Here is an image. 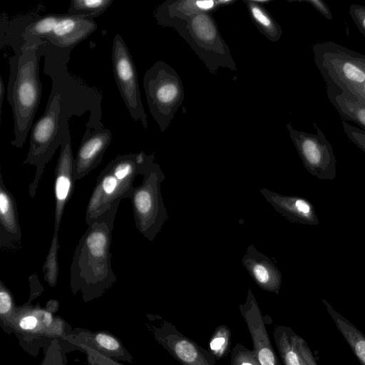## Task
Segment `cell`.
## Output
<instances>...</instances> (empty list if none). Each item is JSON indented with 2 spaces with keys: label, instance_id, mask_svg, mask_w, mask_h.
Returning a JSON list of instances; mask_svg holds the SVG:
<instances>
[{
  "label": "cell",
  "instance_id": "obj_31",
  "mask_svg": "<svg viewBox=\"0 0 365 365\" xmlns=\"http://www.w3.org/2000/svg\"><path fill=\"white\" fill-rule=\"evenodd\" d=\"M58 339H54L50 346L43 349V357L39 365H66L68 358Z\"/></svg>",
  "mask_w": 365,
  "mask_h": 365
},
{
  "label": "cell",
  "instance_id": "obj_9",
  "mask_svg": "<svg viewBox=\"0 0 365 365\" xmlns=\"http://www.w3.org/2000/svg\"><path fill=\"white\" fill-rule=\"evenodd\" d=\"M165 179L160 165L154 163L143 175L142 183L134 187L130 197L135 227L150 242L168 219L161 193V182Z\"/></svg>",
  "mask_w": 365,
  "mask_h": 365
},
{
  "label": "cell",
  "instance_id": "obj_8",
  "mask_svg": "<svg viewBox=\"0 0 365 365\" xmlns=\"http://www.w3.org/2000/svg\"><path fill=\"white\" fill-rule=\"evenodd\" d=\"M312 51L327 86L354 93L365 81V55L333 41L316 43Z\"/></svg>",
  "mask_w": 365,
  "mask_h": 365
},
{
  "label": "cell",
  "instance_id": "obj_16",
  "mask_svg": "<svg viewBox=\"0 0 365 365\" xmlns=\"http://www.w3.org/2000/svg\"><path fill=\"white\" fill-rule=\"evenodd\" d=\"M67 353L73 344H81L92 348L104 356L116 361L133 362V356L115 335L106 331H91L76 327L66 339Z\"/></svg>",
  "mask_w": 365,
  "mask_h": 365
},
{
  "label": "cell",
  "instance_id": "obj_3",
  "mask_svg": "<svg viewBox=\"0 0 365 365\" xmlns=\"http://www.w3.org/2000/svg\"><path fill=\"white\" fill-rule=\"evenodd\" d=\"M51 79V90L45 110L31 130L29 148L24 164L36 166L33 181L29 186V194L34 198L42 178L44 168L61 147L69 125H64L61 119V91L56 79Z\"/></svg>",
  "mask_w": 365,
  "mask_h": 365
},
{
  "label": "cell",
  "instance_id": "obj_7",
  "mask_svg": "<svg viewBox=\"0 0 365 365\" xmlns=\"http://www.w3.org/2000/svg\"><path fill=\"white\" fill-rule=\"evenodd\" d=\"M143 83L150 113L164 133L182 103V81L169 64L158 61L146 71Z\"/></svg>",
  "mask_w": 365,
  "mask_h": 365
},
{
  "label": "cell",
  "instance_id": "obj_24",
  "mask_svg": "<svg viewBox=\"0 0 365 365\" xmlns=\"http://www.w3.org/2000/svg\"><path fill=\"white\" fill-rule=\"evenodd\" d=\"M244 2L252 22L259 31L270 41H278L282 35V29L267 9L261 4L262 3H269V1L247 0Z\"/></svg>",
  "mask_w": 365,
  "mask_h": 365
},
{
  "label": "cell",
  "instance_id": "obj_36",
  "mask_svg": "<svg viewBox=\"0 0 365 365\" xmlns=\"http://www.w3.org/2000/svg\"><path fill=\"white\" fill-rule=\"evenodd\" d=\"M349 14L359 31L365 36V6L353 4L349 7Z\"/></svg>",
  "mask_w": 365,
  "mask_h": 365
},
{
  "label": "cell",
  "instance_id": "obj_15",
  "mask_svg": "<svg viewBox=\"0 0 365 365\" xmlns=\"http://www.w3.org/2000/svg\"><path fill=\"white\" fill-rule=\"evenodd\" d=\"M111 140V132L105 127L96 130L86 129L74 158L76 180L86 176L101 163Z\"/></svg>",
  "mask_w": 365,
  "mask_h": 365
},
{
  "label": "cell",
  "instance_id": "obj_2",
  "mask_svg": "<svg viewBox=\"0 0 365 365\" xmlns=\"http://www.w3.org/2000/svg\"><path fill=\"white\" fill-rule=\"evenodd\" d=\"M43 40L27 41L9 58L10 75L6 98L13 112L14 138L11 145L21 148L31 131L40 103L42 85L39 77L40 46Z\"/></svg>",
  "mask_w": 365,
  "mask_h": 365
},
{
  "label": "cell",
  "instance_id": "obj_29",
  "mask_svg": "<svg viewBox=\"0 0 365 365\" xmlns=\"http://www.w3.org/2000/svg\"><path fill=\"white\" fill-rule=\"evenodd\" d=\"M231 331L226 325H219L209 341V353L214 360H221L230 350Z\"/></svg>",
  "mask_w": 365,
  "mask_h": 365
},
{
  "label": "cell",
  "instance_id": "obj_14",
  "mask_svg": "<svg viewBox=\"0 0 365 365\" xmlns=\"http://www.w3.org/2000/svg\"><path fill=\"white\" fill-rule=\"evenodd\" d=\"M239 309L250 334L253 350L260 365H282L273 349L264 318L251 288L248 289L245 303Z\"/></svg>",
  "mask_w": 365,
  "mask_h": 365
},
{
  "label": "cell",
  "instance_id": "obj_4",
  "mask_svg": "<svg viewBox=\"0 0 365 365\" xmlns=\"http://www.w3.org/2000/svg\"><path fill=\"white\" fill-rule=\"evenodd\" d=\"M162 26L175 29L215 75L219 68L237 71L230 49L222 38L212 14H200L182 19H173Z\"/></svg>",
  "mask_w": 365,
  "mask_h": 365
},
{
  "label": "cell",
  "instance_id": "obj_30",
  "mask_svg": "<svg viewBox=\"0 0 365 365\" xmlns=\"http://www.w3.org/2000/svg\"><path fill=\"white\" fill-rule=\"evenodd\" d=\"M59 247L58 240L52 239L49 251L43 266L44 280L51 287H54L58 281V251Z\"/></svg>",
  "mask_w": 365,
  "mask_h": 365
},
{
  "label": "cell",
  "instance_id": "obj_11",
  "mask_svg": "<svg viewBox=\"0 0 365 365\" xmlns=\"http://www.w3.org/2000/svg\"><path fill=\"white\" fill-rule=\"evenodd\" d=\"M115 81L130 116L148 128L147 114L141 101L138 72L129 49L120 34H115L112 46Z\"/></svg>",
  "mask_w": 365,
  "mask_h": 365
},
{
  "label": "cell",
  "instance_id": "obj_19",
  "mask_svg": "<svg viewBox=\"0 0 365 365\" xmlns=\"http://www.w3.org/2000/svg\"><path fill=\"white\" fill-rule=\"evenodd\" d=\"M242 264L259 288L279 294L282 282L279 269L270 258L259 252L253 245L247 247Z\"/></svg>",
  "mask_w": 365,
  "mask_h": 365
},
{
  "label": "cell",
  "instance_id": "obj_22",
  "mask_svg": "<svg viewBox=\"0 0 365 365\" xmlns=\"http://www.w3.org/2000/svg\"><path fill=\"white\" fill-rule=\"evenodd\" d=\"M328 98L345 121H353L365 130V101L346 89L327 86Z\"/></svg>",
  "mask_w": 365,
  "mask_h": 365
},
{
  "label": "cell",
  "instance_id": "obj_38",
  "mask_svg": "<svg viewBox=\"0 0 365 365\" xmlns=\"http://www.w3.org/2000/svg\"><path fill=\"white\" fill-rule=\"evenodd\" d=\"M31 292L29 295V302H31L35 298L41 294L43 289L39 283L36 274L31 275L29 277Z\"/></svg>",
  "mask_w": 365,
  "mask_h": 365
},
{
  "label": "cell",
  "instance_id": "obj_18",
  "mask_svg": "<svg viewBox=\"0 0 365 365\" xmlns=\"http://www.w3.org/2000/svg\"><path fill=\"white\" fill-rule=\"evenodd\" d=\"M259 192L277 212L289 222L307 225H319L314 206L306 198L281 195L266 187L260 189Z\"/></svg>",
  "mask_w": 365,
  "mask_h": 365
},
{
  "label": "cell",
  "instance_id": "obj_39",
  "mask_svg": "<svg viewBox=\"0 0 365 365\" xmlns=\"http://www.w3.org/2000/svg\"><path fill=\"white\" fill-rule=\"evenodd\" d=\"M46 309L52 312L53 314H56V312L58 310V302L56 300L51 299L49 300L46 306Z\"/></svg>",
  "mask_w": 365,
  "mask_h": 365
},
{
  "label": "cell",
  "instance_id": "obj_20",
  "mask_svg": "<svg viewBox=\"0 0 365 365\" xmlns=\"http://www.w3.org/2000/svg\"><path fill=\"white\" fill-rule=\"evenodd\" d=\"M97 27L94 19L61 14L52 33L45 41L60 48L73 49L91 35Z\"/></svg>",
  "mask_w": 365,
  "mask_h": 365
},
{
  "label": "cell",
  "instance_id": "obj_35",
  "mask_svg": "<svg viewBox=\"0 0 365 365\" xmlns=\"http://www.w3.org/2000/svg\"><path fill=\"white\" fill-rule=\"evenodd\" d=\"M294 340L302 356L304 365H318L316 359L307 341L299 335L294 333Z\"/></svg>",
  "mask_w": 365,
  "mask_h": 365
},
{
  "label": "cell",
  "instance_id": "obj_10",
  "mask_svg": "<svg viewBox=\"0 0 365 365\" xmlns=\"http://www.w3.org/2000/svg\"><path fill=\"white\" fill-rule=\"evenodd\" d=\"M316 133L294 129L286 125L290 138L306 170L320 180H333L336 175V159L322 130L314 123Z\"/></svg>",
  "mask_w": 365,
  "mask_h": 365
},
{
  "label": "cell",
  "instance_id": "obj_34",
  "mask_svg": "<svg viewBox=\"0 0 365 365\" xmlns=\"http://www.w3.org/2000/svg\"><path fill=\"white\" fill-rule=\"evenodd\" d=\"M341 125L347 138L365 153V130L356 128L342 120Z\"/></svg>",
  "mask_w": 365,
  "mask_h": 365
},
{
  "label": "cell",
  "instance_id": "obj_28",
  "mask_svg": "<svg viewBox=\"0 0 365 365\" xmlns=\"http://www.w3.org/2000/svg\"><path fill=\"white\" fill-rule=\"evenodd\" d=\"M16 306L12 292L0 281V326L9 335L12 333L11 326Z\"/></svg>",
  "mask_w": 365,
  "mask_h": 365
},
{
  "label": "cell",
  "instance_id": "obj_26",
  "mask_svg": "<svg viewBox=\"0 0 365 365\" xmlns=\"http://www.w3.org/2000/svg\"><path fill=\"white\" fill-rule=\"evenodd\" d=\"M59 14H49L38 17L29 24L21 35L23 45L34 40H46L60 19Z\"/></svg>",
  "mask_w": 365,
  "mask_h": 365
},
{
  "label": "cell",
  "instance_id": "obj_32",
  "mask_svg": "<svg viewBox=\"0 0 365 365\" xmlns=\"http://www.w3.org/2000/svg\"><path fill=\"white\" fill-rule=\"evenodd\" d=\"M230 365H260L253 349L237 343L230 354Z\"/></svg>",
  "mask_w": 365,
  "mask_h": 365
},
{
  "label": "cell",
  "instance_id": "obj_41",
  "mask_svg": "<svg viewBox=\"0 0 365 365\" xmlns=\"http://www.w3.org/2000/svg\"><path fill=\"white\" fill-rule=\"evenodd\" d=\"M354 93L359 96L365 101V81L355 90Z\"/></svg>",
  "mask_w": 365,
  "mask_h": 365
},
{
  "label": "cell",
  "instance_id": "obj_1",
  "mask_svg": "<svg viewBox=\"0 0 365 365\" xmlns=\"http://www.w3.org/2000/svg\"><path fill=\"white\" fill-rule=\"evenodd\" d=\"M118 206L89 225L73 252L70 267V289L80 293L85 303L102 297L116 282L111 267L112 231Z\"/></svg>",
  "mask_w": 365,
  "mask_h": 365
},
{
  "label": "cell",
  "instance_id": "obj_17",
  "mask_svg": "<svg viewBox=\"0 0 365 365\" xmlns=\"http://www.w3.org/2000/svg\"><path fill=\"white\" fill-rule=\"evenodd\" d=\"M22 247L17 203L0 173V248L16 252Z\"/></svg>",
  "mask_w": 365,
  "mask_h": 365
},
{
  "label": "cell",
  "instance_id": "obj_25",
  "mask_svg": "<svg viewBox=\"0 0 365 365\" xmlns=\"http://www.w3.org/2000/svg\"><path fill=\"white\" fill-rule=\"evenodd\" d=\"M294 333L286 326L278 325L274 329L273 338L283 365H304L294 340Z\"/></svg>",
  "mask_w": 365,
  "mask_h": 365
},
{
  "label": "cell",
  "instance_id": "obj_6",
  "mask_svg": "<svg viewBox=\"0 0 365 365\" xmlns=\"http://www.w3.org/2000/svg\"><path fill=\"white\" fill-rule=\"evenodd\" d=\"M138 175L135 153L119 155L101 172L88 200L85 220L88 226L120 201L130 198Z\"/></svg>",
  "mask_w": 365,
  "mask_h": 365
},
{
  "label": "cell",
  "instance_id": "obj_12",
  "mask_svg": "<svg viewBox=\"0 0 365 365\" xmlns=\"http://www.w3.org/2000/svg\"><path fill=\"white\" fill-rule=\"evenodd\" d=\"M154 339L182 365H214L209 352L182 334L172 323L161 319L159 325L146 324Z\"/></svg>",
  "mask_w": 365,
  "mask_h": 365
},
{
  "label": "cell",
  "instance_id": "obj_5",
  "mask_svg": "<svg viewBox=\"0 0 365 365\" xmlns=\"http://www.w3.org/2000/svg\"><path fill=\"white\" fill-rule=\"evenodd\" d=\"M11 329L23 350L34 357L38 355L40 349L48 347L54 339L60 341L67 353L66 339L73 330L59 316L39 304L34 305L28 301L16 306Z\"/></svg>",
  "mask_w": 365,
  "mask_h": 365
},
{
  "label": "cell",
  "instance_id": "obj_37",
  "mask_svg": "<svg viewBox=\"0 0 365 365\" xmlns=\"http://www.w3.org/2000/svg\"><path fill=\"white\" fill-rule=\"evenodd\" d=\"M289 2H304L310 4L318 12H319L325 19H332V14L327 4L322 0H288Z\"/></svg>",
  "mask_w": 365,
  "mask_h": 365
},
{
  "label": "cell",
  "instance_id": "obj_40",
  "mask_svg": "<svg viewBox=\"0 0 365 365\" xmlns=\"http://www.w3.org/2000/svg\"><path fill=\"white\" fill-rule=\"evenodd\" d=\"M6 95V88L4 86V81L1 77H0V109H1V113L2 110V105H3V101L4 98Z\"/></svg>",
  "mask_w": 365,
  "mask_h": 365
},
{
  "label": "cell",
  "instance_id": "obj_23",
  "mask_svg": "<svg viewBox=\"0 0 365 365\" xmlns=\"http://www.w3.org/2000/svg\"><path fill=\"white\" fill-rule=\"evenodd\" d=\"M322 302L358 361L361 365H365V334L335 310L327 300L322 299Z\"/></svg>",
  "mask_w": 365,
  "mask_h": 365
},
{
  "label": "cell",
  "instance_id": "obj_13",
  "mask_svg": "<svg viewBox=\"0 0 365 365\" xmlns=\"http://www.w3.org/2000/svg\"><path fill=\"white\" fill-rule=\"evenodd\" d=\"M74 158L71 148L70 130L68 129L61 145L54 178V232L53 239L58 240V230L66 205L74 189Z\"/></svg>",
  "mask_w": 365,
  "mask_h": 365
},
{
  "label": "cell",
  "instance_id": "obj_27",
  "mask_svg": "<svg viewBox=\"0 0 365 365\" xmlns=\"http://www.w3.org/2000/svg\"><path fill=\"white\" fill-rule=\"evenodd\" d=\"M113 2V0H71L67 14L93 19L104 13Z\"/></svg>",
  "mask_w": 365,
  "mask_h": 365
},
{
  "label": "cell",
  "instance_id": "obj_33",
  "mask_svg": "<svg viewBox=\"0 0 365 365\" xmlns=\"http://www.w3.org/2000/svg\"><path fill=\"white\" fill-rule=\"evenodd\" d=\"M76 350L86 354L88 365H123L119 361L113 360L96 350L81 344H71V351Z\"/></svg>",
  "mask_w": 365,
  "mask_h": 365
},
{
  "label": "cell",
  "instance_id": "obj_21",
  "mask_svg": "<svg viewBox=\"0 0 365 365\" xmlns=\"http://www.w3.org/2000/svg\"><path fill=\"white\" fill-rule=\"evenodd\" d=\"M235 0H166L154 11L158 25L173 19H182L200 14H213L220 7L235 3Z\"/></svg>",
  "mask_w": 365,
  "mask_h": 365
}]
</instances>
